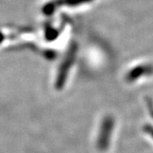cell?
Instances as JSON below:
<instances>
[{"mask_svg": "<svg viewBox=\"0 0 153 153\" xmlns=\"http://www.w3.org/2000/svg\"><path fill=\"white\" fill-rule=\"evenodd\" d=\"M114 127L115 120L112 117H106L102 121L98 139V146L101 150H105L109 146Z\"/></svg>", "mask_w": 153, "mask_h": 153, "instance_id": "1", "label": "cell"}, {"mask_svg": "<svg viewBox=\"0 0 153 153\" xmlns=\"http://www.w3.org/2000/svg\"><path fill=\"white\" fill-rule=\"evenodd\" d=\"M153 72V67L151 66H139L132 69L127 74L126 79L128 82H134L135 80L141 78L144 76L150 75Z\"/></svg>", "mask_w": 153, "mask_h": 153, "instance_id": "2", "label": "cell"}, {"mask_svg": "<svg viewBox=\"0 0 153 153\" xmlns=\"http://www.w3.org/2000/svg\"><path fill=\"white\" fill-rule=\"evenodd\" d=\"M143 129H144L145 133H146L147 134H149V135L153 139V126L152 125H150V124L145 125L144 126V128H143Z\"/></svg>", "mask_w": 153, "mask_h": 153, "instance_id": "3", "label": "cell"}]
</instances>
